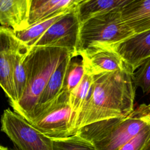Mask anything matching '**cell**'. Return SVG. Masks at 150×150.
<instances>
[{"label": "cell", "instance_id": "obj_1", "mask_svg": "<svg viewBox=\"0 0 150 150\" xmlns=\"http://www.w3.org/2000/svg\"><path fill=\"white\" fill-rule=\"evenodd\" d=\"M135 90L128 68L93 76L88 94L77 117L76 134L90 124L129 115L134 110Z\"/></svg>", "mask_w": 150, "mask_h": 150}, {"label": "cell", "instance_id": "obj_2", "mask_svg": "<svg viewBox=\"0 0 150 150\" xmlns=\"http://www.w3.org/2000/svg\"><path fill=\"white\" fill-rule=\"evenodd\" d=\"M73 52L66 49L33 46L25 59L26 86L21 99L12 107L13 111L30 122L38 100L52 73L60 63Z\"/></svg>", "mask_w": 150, "mask_h": 150}, {"label": "cell", "instance_id": "obj_3", "mask_svg": "<svg viewBox=\"0 0 150 150\" xmlns=\"http://www.w3.org/2000/svg\"><path fill=\"white\" fill-rule=\"evenodd\" d=\"M149 125L150 103H144L125 117L90 124L79 129L76 134L90 142L96 150H118Z\"/></svg>", "mask_w": 150, "mask_h": 150}, {"label": "cell", "instance_id": "obj_4", "mask_svg": "<svg viewBox=\"0 0 150 150\" xmlns=\"http://www.w3.org/2000/svg\"><path fill=\"white\" fill-rule=\"evenodd\" d=\"M134 35L122 19L121 9L96 16L80 25L76 56L87 49L112 47Z\"/></svg>", "mask_w": 150, "mask_h": 150}, {"label": "cell", "instance_id": "obj_5", "mask_svg": "<svg viewBox=\"0 0 150 150\" xmlns=\"http://www.w3.org/2000/svg\"><path fill=\"white\" fill-rule=\"evenodd\" d=\"M70 93L62 91L50 103L38 111L29 123L51 139L76 134V118L69 103Z\"/></svg>", "mask_w": 150, "mask_h": 150}, {"label": "cell", "instance_id": "obj_6", "mask_svg": "<svg viewBox=\"0 0 150 150\" xmlns=\"http://www.w3.org/2000/svg\"><path fill=\"white\" fill-rule=\"evenodd\" d=\"M1 131L18 150H53V141L20 115L7 108L1 119Z\"/></svg>", "mask_w": 150, "mask_h": 150}, {"label": "cell", "instance_id": "obj_7", "mask_svg": "<svg viewBox=\"0 0 150 150\" xmlns=\"http://www.w3.org/2000/svg\"><path fill=\"white\" fill-rule=\"evenodd\" d=\"M80 28L75 7L54 23L34 46L66 49L76 57Z\"/></svg>", "mask_w": 150, "mask_h": 150}, {"label": "cell", "instance_id": "obj_8", "mask_svg": "<svg viewBox=\"0 0 150 150\" xmlns=\"http://www.w3.org/2000/svg\"><path fill=\"white\" fill-rule=\"evenodd\" d=\"M21 43L13 30L0 28V86L8 97L11 107L17 102L13 82L12 59Z\"/></svg>", "mask_w": 150, "mask_h": 150}, {"label": "cell", "instance_id": "obj_9", "mask_svg": "<svg viewBox=\"0 0 150 150\" xmlns=\"http://www.w3.org/2000/svg\"><path fill=\"white\" fill-rule=\"evenodd\" d=\"M112 48L133 73L150 57V30L134 34Z\"/></svg>", "mask_w": 150, "mask_h": 150}, {"label": "cell", "instance_id": "obj_10", "mask_svg": "<svg viewBox=\"0 0 150 150\" xmlns=\"http://www.w3.org/2000/svg\"><path fill=\"white\" fill-rule=\"evenodd\" d=\"M79 56L82 58L85 73L91 76L128 68L112 47L87 49L80 53Z\"/></svg>", "mask_w": 150, "mask_h": 150}, {"label": "cell", "instance_id": "obj_11", "mask_svg": "<svg viewBox=\"0 0 150 150\" xmlns=\"http://www.w3.org/2000/svg\"><path fill=\"white\" fill-rule=\"evenodd\" d=\"M30 0H0V28L20 31L29 27Z\"/></svg>", "mask_w": 150, "mask_h": 150}, {"label": "cell", "instance_id": "obj_12", "mask_svg": "<svg viewBox=\"0 0 150 150\" xmlns=\"http://www.w3.org/2000/svg\"><path fill=\"white\" fill-rule=\"evenodd\" d=\"M121 16L134 34L150 30V0H131L121 8Z\"/></svg>", "mask_w": 150, "mask_h": 150}, {"label": "cell", "instance_id": "obj_13", "mask_svg": "<svg viewBox=\"0 0 150 150\" xmlns=\"http://www.w3.org/2000/svg\"><path fill=\"white\" fill-rule=\"evenodd\" d=\"M80 0H30L28 23L31 26L43 19L75 8Z\"/></svg>", "mask_w": 150, "mask_h": 150}, {"label": "cell", "instance_id": "obj_14", "mask_svg": "<svg viewBox=\"0 0 150 150\" xmlns=\"http://www.w3.org/2000/svg\"><path fill=\"white\" fill-rule=\"evenodd\" d=\"M131 0H80L76 12L80 25L89 19L117 9H121Z\"/></svg>", "mask_w": 150, "mask_h": 150}, {"label": "cell", "instance_id": "obj_15", "mask_svg": "<svg viewBox=\"0 0 150 150\" xmlns=\"http://www.w3.org/2000/svg\"><path fill=\"white\" fill-rule=\"evenodd\" d=\"M72 57H74V55L73 54H70L67 56L60 63L54 72L52 73L49 80L48 81L45 89L38 100L31 120H32L34 114L38 111L52 101L61 91L66 69L70 60Z\"/></svg>", "mask_w": 150, "mask_h": 150}, {"label": "cell", "instance_id": "obj_16", "mask_svg": "<svg viewBox=\"0 0 150 150\" xmlns=\"http://www.w3.org/2000/svg\"><path fill=\"white\" fill-rule=\"evenodd\" d=\"M29 48L30 47H27L22 43L13 55L12 59V77L17 100L16 103L22 97L26 86L27 73L25 66V59Z\"/></svg>", "mask_w": 150, "mask_h": 150}, {"label": "cell", "instance_id": "obj_17", "mask_svg": "<svg viewBox=\"0 0 150 150\" xmlns=\"http://www.w3.org/2000/svg\"><path fill=\"white\" fill-rule=\"evenodd\" d=\"M69 11L43 19L30 26L26 29L13 31L14 33L16 38L25 46L28 47H33L47 29Z\"/></svg>", "mask_w": 150, "mask_h": 150}, {"label": "cell", "instance_id": "obj_18", "mask_svg": "<svg viewBox=\"0 0 150 150\" xmlns=\"http://www.w3.org/2000/svg\"><path fill=\"white\" fill-rule=\"evenodd\" d=\"M92 82L93 76L85 73L80 83L70 93L69 103L75 116L76 122L77 117L86 100Z\"/></svg>", "mask_w": 150, "mask_h": 150}, {"label": "cell", "instance_id": "obj_19", "mask_svg": "<svg viewBox=\"0 0 150 150\" xmlns=\"http://www.w3.org/2000/svg\"><path fill=\"white\" fill-rule=\"evenodd\" d=\"M85 69L82 59L74 60L72 57L67 65L62 91L70 93L80 83L85 74Z\"/></svg>", "mask_w": 150, "mask_h": 150}, {"label": "cell", "instance_id": "obj_20", "mask_svg": "<svg viewBox=\"0 0 150 150\" xmlns=\"http://www.w3.org/2000/svg\"><path fill=\"white\" fill-rule=\"evenodd\" d=\"M52 141L53 150H96L90 142L77 134Z\"/></svg>", "mask_w": 150, "mask_h": 150}, {"label": "cell", "instance_id": "obj_21", "mask_svg": "<svg viewBox=\"0 0 150 150\" xmlns=\"http://www.w3.org/2000/svg\"><path fill=\"white\" fill-rule=\"evenodd\" d=\"M132 73V81L135 87H140L145 94L150 93V57Z\"/></svg>", "mask_w": 150, "mask_h": 150}, {"label": "cell", "instance_id": "obj_22", "mask_svg": "<svg viewBox=\"0 0 150 150\" xmlns=\"http://www.w3.org/2000/svg\"><path fill=\"white\" fill-rule=\"evenodd\" d=\"M150 142V125L124 144L118 150H143Z\"/></svg>", "mask_w": 150, "mask_h": 150}, {"label": "cell", "instance_id": "obj_23", "mask_svg": "<svg viewBox=\"0 0 150 150\" xmlns=\"http://www.w3.org/2000/svg\"><path fill=\"white\" fill-rule=\"evenodd\" d=\"M143 150H150V142L145 146Z\"/></svg>", "mask_w": 150, "mask_h": 150}, {"label": "cell", "instance_id": "obj_24", "mask_svg": "<svg viewBox=\"0 0 150 150\" xmlns=\"http://www.w3.org/2000/svg\"><path fill=\"white\" fill-rule=\"evenodd\" d=\"M0 150H10L8 147L0 145Z\"/></svg>", "mask_w": 150, "mask_h": 150}, {"label": "cell", "instance_id": "obj_25", "mask_svg": "<svg viewBox=\"0 0 150 150\" xmlns=\"http://www.w3.org/2000/svg\"><path fill=\"white\" fill-rule=\"evenodd\" d=\"M11 150H18V149H17L16 148H13V149H11Z\"/></svg>", "mask_w": 150, "mask_h": 150}]
</instances>
